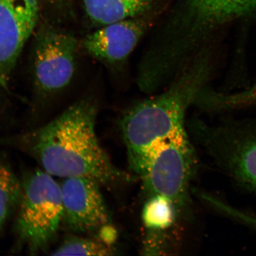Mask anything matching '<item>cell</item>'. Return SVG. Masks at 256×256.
Wrapping results in <instances>:
<instances>
[{"label":"cell","mask_w":256,"mask_h":256,"mask_svg":"<svg viewBox=\"0 0 256 256\" xmlns=\"http://www.w3.org/2000/svg\"><path fill=\"white\" fill-rule=\"evenodd\" d=\"M97 114L94 104L79 101L44 126L7 142L54 178H86L101 186L112 185L127 176L114 167L98 142Z\"/></svg>","instance_id":"obj_1"},{"label":"cell","mask_w":256,"mask_h":256,"mask_svg":"<svg viewBox=\"0 0 256 256\" xmlns=\"http://www.w3.org/2000/svg\"><path fill=\"white\" fill-rule=\"evenodd\" d=\"M178 74L167 90L133 106L122 120L128 161L131 169L140 176L158 147L186 132V113L206 80L204 58H194Z\"/></svg>","instance_id":"obj_2"},{"label":"cell","mask_w":256,"mask_h":256,"mask_svg":"<svg viewBox=\"0 0 256 256\" xmlns=\"http://www.w3.org/2000/svg\"><path fill=\"white\" fill-rule=\"evenodd\" d=\"M22 184V196L14 224L18 248L30 254L48 252L62 226L60 184L40 168L26 174Z\"/></svg>","instance_id":"obj_3"},{"label":"cell","mask_w":256,"mask_h":256,"mask_svg":"<svg viewBox=\"0 0 256 256\" xmlns=\"http://www.w3.org/2000/svg\"><path fill=\"white\" fill-rule=\"evenodd\" d=\"M256 12V0H188L180 20L162 32L163 44L174 58L190 59L212 28Z\"/></svg>","instance_id":"obj_4"},{"label":"cell","mask_w":256,"mask_h":256,"mask_svg":"<svg viewBox=\"0 0 256 256\" xmlns=\"http://www.w3.org/2000/svg\"><path fill=\"white\" fill-rule=\"evenodd\" d=\"M34 34L30 60L34 89L40 98H52L66 89L74 76L78 42L72 34L52 26Z\"/></svg>","instance_id":"obj_5"},{"label":"cell","mask_w":256,"mask_h":256,"mask_svg":"<svg viewBox=\"0 0 256 256\" xmlns=\"http://www.w3.org/2000/svg\"><path fill=\"white\" fill-rule=\"evenodd\" d=\"M196 162L193 146L186 132L158 147L140 177L151 196L168 198L178 212L188 200Z\"/></svg>","instance_id":"obj_6"},{"label":"cell","mask_w":256,"mask_h":256,"mask_svg":"<svg viewBox=\"0 0 256 256\" xmlns=\"http://www.w3.org/2000/svg\"><path fill=\"white\" fill-rule=\"evenodd\" d=\"M62 226L70 234L92 236L110 244L111 219L100 186L91 179L62 178Z\"/></svg>","instance_id":"obj_7"},{"label":"cell","mask_w":256,"mask_h":256,"mask_svg":"<svg viewBox=\"0 0 256 256\" xmlns=\"http://www.w3.org/2000/svg\"><path fill=\"white\" fill-rule=\"evenodd\" d=\"M38 0H0V92L9 90L22 50L36 30Z\"/></svg>","instance_id":"obj_8"},{"label":"cell","mask_w":256,"mask_h":256,"mask_svg":"<svg viewBox=\"0 0 256 256\" xmlns=\"http://www.w3.org/2000/svg\"><path fill=\"white\" fill-rule=\"evenodd\" d=\"M200 133V142L217 164L256 192V132Z\"/></svg>","instance_id":"obj_9"},{"label":"cell","mask_w":256,"mask_h":256,"mask_svg":"<svg viewBox=\"0 0 256 256\" xmlns=\"http://www.w3.org/2000/svg\"><path fill=\"white\" fill-rule=\"evenodd\" d=\"M145 22L129 18L104 26L82 41L86 52L94 59L108 64L123 62L145 34Z\"/></svg>","instance_id":"obj_10"},{"label":"cell","mask_w":256,"mask_h":256,"mask_svg":"<svg viewBox=\"0 0 256 256\" xmlns=\"http://www.w3.org/2000/svg\"><path fill=\"white\" fill-rule=\"evenodd\" d=\"M152 2V0H84L89 18L101 26L142 14L150 8Z\"/></svg>","instance_id":"obj_11"},{"label":"cell","mask_w":256,"mask_h":256,"mask_svg":"<svg viewBox=\"0 0 256 256\" xmlns=\"http://www.w3.org/2000/svg\"><path fill=\"white\" fill-rule=\"evenodd\" d=\"M22 196V180L7 161L0 158V234L17 212Z\"/></svg>","instance_id":"obj_12"},{"label":"cell","mask_w":256,"mask_h":256,"mask_svg":"<svg viewBox=\"0 0 256 256\" xmlns=\"http://www.w3.org/2000/svg\"><path fill=\"white\" fill-rule=\"evenodd\" d=\"M110 244L92 236L70 234L50 252L52 256H110Z\"/></svg>","instance_id":"obj_13"},{"label":"cell","mask_w":256,"mask_h":256,"mask_svg":"<svg viewBox=\"0 0 256 256\" xmlns=\"http://www.w3.org/2000/svg\"><path fill=\"white\" fill-rule=\"evenodd\" d=\"M177 214L170 200L162 196H152L144 208L142 218L147 228L162 230L171 226Z\"/></svg>","instance_id":"obj_14"},{"label":"cell","mask_w":256,"mask_h":256,"mask_svg":"<svg viewBox=\"0 0 256 256\" xmlns=\"http://www.w3.org/2000/svg\"><path fill=\"white\" fill-rule=\"evenodd\" d=\"M220 104L224 108H235L256 104V81L250 88L238 94L222 95Z\"/></svg>","instance_id":"obj_15"},{"label":"cell","mask_w":256,"mask_h":256,"mask_svg":"<svg viewBox=\"0 0 256 256\" xmlns=\"http://www.w3.org/2000/svg\"><path fill=\"white\" fill-rule=\"evenodd\" d=\"M220 209L222 210L230 215L236 218L238 220H242L243 222L248 223L252 226L256 227V218L254 217L246 215L244 213L240 212V211L234 209L231 206H226L222 202L219 204L218 206Z\"/></svg>","instance_id":"obj_16"}]
</instances>
